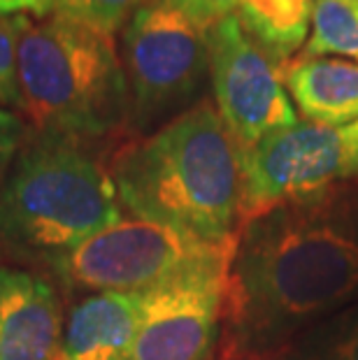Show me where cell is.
<instances>
[{
    "instance_id": "cell-1",
    "label": "cell",
    "mask_w": 358,
    "mask_h": 360,
    "mask_svg": "<svg viewBox=\"0 0 358 360\" xmlns=\"http://www.w3.org/2000/svg\"><path fill=\"white\" fill-rule=\"evenodd\" d=\"M356 302L358 184L338 181L238 228L219 360L268 354Z\"/></svg>"
},
{
    "instance_id": "cell-2",
    "label": "cell",
    "mask_w": 358,
    "mask_h": 360,
    "mask_svg": "<svg viewBox=\"0 0 358 360\" xmlns=\"http://www.w3.org/2000/svg\"><path fill=\"white\" fill-rule=\"evenodd\" d=\"M121 210L200 242L231 247L242 221L240 147L205 98L114 151Z\"/></svg>"
},
{
    "instance_id": "cell-3",
    "label": "cell",
    "mask_w": 358,
    "mask_h": 360,
    "mask_svg": "<svg viewBox=\"0 0 358 360\" xmlns=\"http://www.w3.org/2000/svg\"><path fill=\"white\" fill-rule=\"evenodd\" d=\"M121 212L101 144L30 126L0 170V263L49 272Z\"/></svg>"
},
{
    "instance_id": "cell-4",
    "label": "cell",
    "mask_w": 358,
    "mask_h": 360,
    "mask_svg": "<svg viewBox=\"0 0 358 360\" xmlns=\"http://www.w3.org/2000/svg\"><path fill=\"white\" fill-rule=\"evenodd\" d=\"M17 82L33 128L91 144L128 133V86L112 35L58 14L21 17Z\"/></svg>"
},
{
    "instance_id": "cell-5",
    "label": "cell",
    "mask_w": 358,
    "mask_h": 360,
    "mask_svg": "<svg viewBox=\"0 0 358 360\" xmlns=\"http://www.w3.org/2000/svg\"><path fill=\"white\" fill-rule=\"evenodd\" d=\"M121 65L128 86V133L142 137L205 101L210 42L165 0H147L121 30Z\"/></svg>"
},
{
    "instance_id": "cell-6",
    "label": "cell",
    "mask_w": 358,
    "mask_h": 360,
    "mask_svg": "<svg viewBox=\"0 0 358 360\" xmlns=\"http://www.w3.org/2000/svg\"><path fill=\"white\" fill-rule=\"evenodd\" d=\"M231 247L200 242L142 219H119L77 244L49 267L72 293H149L163 283L210 265H224Z\"/></svg>"
},
{
    "instance_id": "cell-7",
    "label": "cell",
    "mask_w": 358,
    "mask_h": 360,
    "mask_svg": "<svg viewBox=\"0 0 358 360\" xmlns=\"http://www.w3.org/2000/svg\"><path fill=\"white\" fill-rule=\"evenodd\" d=\"M207 42L212 103L240 149L298 124L284 70L251 40L238 14L212 26Z\"/></svg>"
},
{
    "instance_id": "cell-8",
    "label": "cell",
    "mask_w": 358,
    "mask_h": 360,
    "mask_svg": "<svg viewBox=\"0 0 358 360\" xmlns=\"http://www.w3.org/2000/svg\"><path fill=\"white\" fill-rule=\"evenodd\" d=\"M349 151L338 128L298 121L240 149L242 221L342 181Z\"/></svg>"
},
{
    "instance_id": "cell-9",
    "label": "cell",
    "mask_w": 358,
    "mask_h": 360,
    "mask_svg": "<svg viewBox=\"0 0 358 360\" xmlns=\"http://www.w3.org/2000/svg\"><path fill=\"white\" fill-rule=\"evenodd\" d=\"M226 267H200L142 293L131 360L215 358L224 333Z\"/></svg>"
},
{
    "instance_id": "cell-10",
    "label": "cell",
    "mask_w": 358,
    "mask_h": 360,
    "mask_svg": "<svg viewBox=\"0 0 358 360\" xmlns=\"http://www.w3.org/2000/svg\"><path fill=\"white\" fill-rule=\"evenodd\" d=\"M63 328L54 281L0 263V360H58Z\"/></svg>"
},
{
    "instance_id": "cell-11",
    "label": "cell",
    "mask_w": 358,
    "mask_h": 360,
    "mask_svg": "<svg viewBox=\"0 0 358 360\" xmlns=\"http://www.w3.org/2000/svg\"><path fill=\"white\" fill-rule=\"evenodd\" d=\"M142 295H84L68 314L58 360H131Z\"/></svg>"
},
{
    "instance_id": "cell-12",
    "label": "cell",
    "mask_w": 358,
    "mask_h": 360,
    "mask_svg": "<svg viewBox=\"0 0 358 360\" xmlns=\"http://www.w3.org/2000/svg\"><path fill=\"white\" fill-rule=\"evenodd\" d=\"M284 84L309 124L340 130L358 121V63L354 60L295 56L284 68Z\"/></svg>"
},
{
    "instance_id": "cell-13",
    "label": "cell",
    "mask_w": 358,
    "mask_h": 360,
    "mask_svg": "<svg viewBox=\"0 0 358 360\" xmlns=\"http://www.w3.org/2000/svg\"><path fill=\"white\" fill-rule=\"evenodd\" d=\"M240 24L284 70L307 44L314 0H235Z\"/></svg>"
},
{
    "instance_id": "cell-14",
    "label": "cell",
    "mask_w": 358,
    "mask_h": 360,
    "mask_svg": "<svg viewBox=\"0 0 358 360\" xmlns=\"http://www.w3.org/2000/svg\"><path fill=\"white\" fill-rule=\"evenodd\" d=\"M245 360H358V302L319 321L268 354Z\"/></svg>"
},
{
    "instance_id": "cell-15",
    "label": "cell",
    "mask_w": 358,
    "mask_h": 360,
    "mask_svg": "<svg viewBox=\"0 0 358 360\" xmlns=\"http://www.w3.org/2000/svg\"><path fill=\"white\" fill-rule=\"evenodd\" d=\"M302 58H345L358 63V0H314Z\"/></svg>"
},
{
    "instance_id": "cell-16",
    "label": "cell",
    "mask_w": 358,
    "mask_h": 360,
    "mask_svg": "<svg viewBox=\"0 0 358 360\" xmlns=\"http://www.w3.org/2000/svg\"><path fill=\"white\" fill-rule=\"evenodd\" d=\"M147 0H54V12L58 17L72 19L105 35H117L124 30Z\"/></svg>"
},
{
    "instance_id": "cell-17",
    "label": "cell",
    "mask_w": 358,
    "mask_h": 360,
    "mask_svg": "<svg viewBox=\"0 0 358 360\" xmlns=\"http://www.w3.org/2000/svg\"><path fill=\"white\" fill-rule=\"evenodd\" d=\"M21 17H0V107L24 114V98L17 82V35Z\"/></svg>"
},
{
    "instance_id": "cell-18",
    "label": "cell",
    "mask_w": 358,
    "mask_h": 360,
    "mask_svg": "<svg viewBox=\"0 0 358 360\" xmlns=\"http://www.w3.org/2000/svg\"><path fill=\"white\" fill-rule=\"evenodd\" d=\"M165 3L177 7L181 14H186L205 30L235 14V0H165Z\"/></svg>"
},
{
    "instance_id": "cell-19",
    "label": "cell",
    "mask_w": 358,
    "mask_h": 360,
    "mask_svg": "<svg viewBox=\"0 0 358 360\" xmlns=\"http://www.w3.org/2000/svg\"><path fill=\"white\" fill-rule=\"evenodd\" d=\"M30 133V124L19 112L0 107V154H12Z\"/></svg>"
},
{
    "instance_id": "cell-20",
    "label": "cell",
    "mask_w": 358,
    "mask_h": 360,
    "mask_svg": "<svg viewBox=\"0 0 358 360\" xmlns=\"http://www.w3.org/2000/svg\"><path fill=\"white\" fill-rule=\"evenodd\" d=\"M54 12V0H0V17L42 19Z\"/></svg>"
},
{
    "instance_id": "cell-21",
    "label": "cell",
    "mask_w": 358,
    "mask_h": 360,
    "mask_svg": "<svg viewBox=\"0 0 358 360\" xmlns=\"http://www.w3.org/2000/svg\"><path fill=\"white\" fill-rule=\"evenodd\" d=\"M340 135H342V142L349 154H358V121L347 128H340Z\"/></svg>"
},
{
    "instance_id": "cell-22",
    "label": "cell",
    "mask_w": 358,
    "mask_h": 360,
    "mask_svg": "<svg viewBox=\"0 0 358 360\" xmlns=\"http://www.w3.org/2000/svg\"><path fill=\"white\" fill-rule=\"evenodd\" d=\"M342 181L349 184H358V154H352L345 165V172H342Z\"/></svg>"
}]
</instances>
